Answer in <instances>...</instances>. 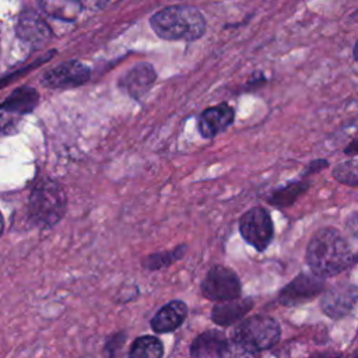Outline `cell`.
I'll use <instances>...</instances> for the list:
<instances>
[{"label": "cell", "instance_id": "6da1fadb", "mask_svg": "<svg viewBox=\"0 0 358 358\" xmlns=\"http://www.w3.org/2000/svg\"><path fill=\"white\" fill-rule=\"evenodd\" d=\"M306 262L320 277L334 275L352 263V252L345 238L334 228H322L310 239Z\"/></svg>", "mask_w": 358, "mask_h": 358}, {"label": "cell", "instance_id": "7a4b0ae2", "mask_svg": "<svg viewBox=\"0 0 358 358\" xmlns=\"http://www.w3.org/2000/svg\"><path fill=\"white\" fill-rule=\"evenodd\" d=\"M154 32L166 41H194L206 31L203 14L192 6H171L151 17Z\"/></svg>", "mask_w": 358, "mask_h": 358}, {"label": "cell", "instance_id": "3957f363", "mask_svg": "<svg viewBox=\"0 0 358 358\" xmlns=\"http://www.w3.org/2000/svg\"><path fill=\"white\" fill-rule=\"evenodd\" d=\"M66 193L63 187L52 180H41L31 192L28 201V217L39 228L56 225L66 213Z\"/></svg>", "mask_w": 358, "mask_h": 358}, {"label": "cell", "instance_id": "277c9868", "mask_svg": "<svg viewBox=\"0 0 358 358\" xmlns=\"http://www.w3.org/2000/svg\"><path fill=\"white\" fill-rule=\"evenodd\" d=\"M281 330L278 323L268 316H253L239 323L232 338L242 341L255 350H266L273 347L280 338Z\"/></svg>", "mask_w": 358, "mask_h": 358}, {"label": "cell", "instance_id": "5b68a950", "mask_svg": "<svg viewBox=\"0 0 358 358\" xmlns=\"http://www.w3.org/2000/svg\"><path fill=\"white\" fill-rule=\"evenodd\" d=\"M241 281L228 267L214 266L206 274L201 282V292L207 299L224 302L236 299L241 295Z\"/></svg>", "mask_w": 358, "mask_h": 358}, {"label": "cell", "instance_id": "8992f818", "mask_svg": "<svg viewBox=\"0 0 358 358\" xmlns=\"http://www.w3.org/2000/svg\"><path fill=\"white\" fill-rule=\"evenodd\" d=\"M239 231L243 239L259 252H263L273 238V222L263 207H253L239 221Z\"/></svg>", "mask_w": 358, "mask_h": 358}, {"label": "cell", "instance_id": "52a82bcc", "mask_svg": "<svg viewBox=\"0 0 358 358\" xmlns=\"http://www.w3.org/2000/svg\"><path fill=\"white\" fill-rule=\"evenodd\" d=\"M324 289V281L317 274H298L278 294V301L282 305L294 306L310 301Z\"/></svg>", "mask_w": 358, "mask_h": 358}, {"label": "cell", "instance_id": "ba28073f", "mask_svg": "<svg viewBox=\"0 0 358 358\" xmlns=\"http://www.w3.org/2000/svg\"><path fill=\"white\" fill-rule=\"evenodd\" d=\"M358 302V288L350 282H338L330 287L322 296V310L333 317L340 319L348 315Z\"/></svg>", "mask_w": 358, "mask_h": 358}, {"label": "cell", "instance_id": "9c48e42d", "mask_svg": "<svg viewBox=\"0 0 358 358\" xmlns=\"http://www.w3.org/2000/svg\"><path fill=\"white\" fill-rule=\"evenodd\" d=\"M90 77L85 64L77 60H69L48 70L43 74V84L50 88H71L84 84Z\"/></svg>", "mask_w": 358, "mask_h": 358}, {"label": "cell", "instance_id": "30bf717a", "mask_svg": "<svg viewBox=\"0 0 358 358\" xmlns=\"http://www.w3.org/2000/svg\"><path fill=\"white\" fill-rule=\"evenodd\" d=\"M15 34L22 42L34 46L45 45L52 36V31L45 20L32 10H25L18 15Z\"/></svg>", "mask_w": 358, "mask_h": 358}, {"label": "cell", "instance_id": "8fae6325", "mask_svg": "<svg viewBox=\"0 0 358 358\" xmlns=\"http://www.w3.org/2000/svg\"><path fill=\"white\" fill-rule=\"evenodd\" d=\"M234 122V109L227 103L206 109L199 119V131L204 138H211L224 131Z\"/></svg>", "mask_w": 358, "mask_h": 358}, {"label": "cell", "instance_id": "7c38bea8", "mask_svg": "<svg viewBox=\"0 0 358 358\" xmlns=\"http://www.w3.org/2000/svg\"><path fill=\"white\" fill-rule=\"evenodd\" d=\"M187 316V306L182 301H171L164 305L151 319V327L157 333L176 330Z\"/></svg>", "mask_w": 358, "mask_h": 358}, {"label": "cell", "instance_id": "4fadbf2b", "mask_svg": "<svg viewBox=\"0 0 358 358\" xmlns=\"http://www.w3.org/2000/svg\"><path fill=\"white\" fill-rule=\"evenodd\" d=\"M155 71L148 63H140L129 70L122 78V87L133 98L143 96L154 84Z\"/></svg>", "mask_w": 358, "mask_h": 358}, {"label": "cell", "instance_id": "5bb4252c", "mask_svg": "<svg viewBox=\"0 0 358 358\" xmlns=\"http://www.w3.org/2000/svg\"><path fill=\"white\" fill-rule=\"evenodd\" d=\"M253 306L250 298L231 299L217 303L211 310V319L220 326H229L242 319Z\"/></svg>", "mask_w": 358, "mask_h": 358}, {"label": "cell", "instance_id": "9a60e30c", "mask_svg": "<svg viewBox=\"0 0 358 358\" xmlns=\"http://www.w3.org/2000/svg\"><path fill=\"white\" fill-rule=\"evenodd\" d=\"M225 343H227V338L224 333L218 330H208L201 333L193 340L190 345V354L193 358L218 357Z\"/></svg>", "mask_w": 358, "mask_h": 358}, {"label": "cell", "instance_id": "2e32d148", "mask_svg": "<svg viewBox=\"0 0 358 358\" xmlns=\"http://www.w3.org/2000/svg\"><path fill=\"white\" fill-rule=\"evenodd\" d=\"M39 95L34 88L29 87H21L15 90L1 105L0 108L14 113V115H21V113H28L31 112L36 103H38Z\"/></svg>", "mask_w": 358, "mask_h": 358}, {"label": "cell", "instance_id": "e0dca14e", "mask_svg": "<svg viewBox=\"0 0 358 358\" xmlns=\"http://www.w3.org/2000/svg\"><path fill=\"white\" fill-rule=\"evenodd\" d=\"M38 3L49 15L64 21L76 20L84 7L83 0H38Z\"/></svg>", "mask_w": 358, "mask_h": 358}, {"label": "cell", "instance_id": "ac0fdd59", "mask_svg": "<svg viewBox=\"0 0 358 358\" xmlns=\"http://www.w3.org/2000/svg\"><path fill=\"white\" fill-rule=\"evenodd\" d=\"M164 345L154 336H141L131 344L129 358H162Z\"/></svg>", "mask_w": 358, "mask_h": 358}, {"label": "cell", "instance_id": "d6986e66", "mask_svg": "<svg viewBox=\"0 0 358 358\" xmlns=\"http://www.w3.org/2000/svg\"><path fill=\"white\" fill-rule=\"evenodd\" d=\"M308 189V183L306 182H294V183H288L287 186L275 190L270 199L268 203L277 207H288L291 204H294V201L302 194L305 193Z\"/></svg>", "mask_w": 358, "mask_h": 358}, {"label": "cell", "instance_id": "ffe728a7", "mask_svg": "<svg viewBox=\"0 0 358 358\" xmlns=\"http://www.w3.org/2000/svg\"><path fill=\"white\" fill-rule=\"evenodd\" d=\"M218 358H259L257 357V350L253 347L238 341V340H231L227 341L218 355Z\"/></svg>", "mask_w": 358, "mask_h": 358}, {"label": "cell", "instance_id": "44dd1931", "mask_svg": "<svg viewBox=\"0 0 358 358\" xmlns=\"http://www.w3.org/2000/svg\"><path fill=\"white\" fill-rule=\"evenodd\" d=\"M183 246L178 248L176 250L171 252H164V253H155V255H150L143 260V266L148 270H158L162 268L165 266L172 264L175 260L180 259L183 255Z\"/></svg>", "mask_w": 358, "mask_h": 358}, {"label": "cell", "instance_id": "7402d4cb", "mask_svg": "<svg viewBox=\"0 0 358 358\" xmlns=\"http://www.w3.org/2000/svg\"><path fill=\"white\" fill-rule=\"evenodd\" d=\"M333 176L343 183L357 186L358 185V161H344L338 164L333 171Z\"/></svg>", "mask_w": 358, "mask_h": 358}, {"label": "cell", "instance_id": "603a6c76", "mask_svg": "<svg viewBox=\"0 0 358 358\" xmlns=\"http://www.w3.org/2000/svg\"><path fill=\"white\" fill-rule=\"evenodd\" d=\"M14 123V113L0 108V133L6 131Z\"/></svg>", "mask_w": 358, "mask_h": 358}, {"label": "cell", "instance_id": "cb8c5ba5", "mask_svg": "<svg viewBox=\"0 0 358 358\" xmlns=\"http://www.w3.org/2000/svg\"><path fill=\"white\" fill-rule=\"evenodd\" d=\"M324 166H327V161L326 159H317V161H312L310 164H309V166H308V169H306V175L308 173H312V172H316V171H319V169H322V168H324Z\"/></svg>", "mask_w": 358, "mask_h": 358}, {"label": "cell", "instance_id": "d4e9b609", "mask_svg": "<svg viewBox=\"0 0 358 358\" xmlns=\"http://www.w3.org/2000/svg\"><path fill=\"white\" fill-rule=\"evenodd\" d=\"M345 154H358V138L345 147Z\"/></svg>", "mask_w": 358, "mask_h": 358}, {"label": "cell", "instance_id": "484cf974", "mask_svg": "<svg viewBox=\"0 0 358 358\" xmlns=\"http://www.w3.org/2000/svg\"><path fill=\"white\" fill-rule=\"evenodd\" d=\"M310 358H340V357L331 352H317V354H313Z\"/></svg>", "mask_w": 358, "mask_h": 358}, {"label": "cell", "instance_id": "4316f807", "mask_svg": "<svg viewBox=\"0 0 358 358\" xmlns=\"http://www.w3.org/2000/svg\"><path fill=\"white\" fill-rule=\"evenodd\" d=\"M3 231H4V220H3V215L0 213V236L3 235Z\"/></svg>", "mask_w": 358, "mask_h": 358}, {"label": "cell", "instance_id": "83f0119b", "mask_svg": "<svg viewBox=\"0 0 358 358\" xmlns=\"http://www.w3.org/2000/svg\"><path fill=\"white\" fill-rule=\"evenodd\" d=\"M354 59L358 62V42L354 46Z\"/></svg>", "mask_w": 358, "mask_h": 358}]
</instances>
